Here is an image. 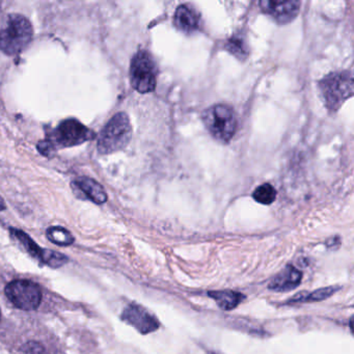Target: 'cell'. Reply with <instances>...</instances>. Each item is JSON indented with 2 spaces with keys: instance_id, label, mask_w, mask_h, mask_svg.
<instances>
[{
  "instance_id": "1",
  "label": "cell",
  "mask_w": 354,
  "mask_h": 354,
  "mask_svg": "<svg viewBox=\"0 0 354 354\" xmlns=\"http://www.w3.org/2000/svg\"><path fill=\"white\" fill-rule=\"evenodd\" d=\"M34 30L28 18L10 14L0 21V50L7 55L21 53L32 42Z\"/></svg>"
},
{
  "instance_id": "15",
  "label": "cell",
  "mask_w": 354,
  "mask_h": 354,
  "mask_svg": "<svg viewBox=\"0 0 354 354\" xmlns=\"http://www.w3.org/2000/svg\"><path fill=\"white\" fill-rule=\"evenodd\" d=\"M339 289V287H326L316 290V291L312 292V293L301 292V293H298L297 295L291 298V299L289 300V304L322 301V300H325L326 298L333 296Z\"/></svg>"
},
{
  "instance_id": "11",
  "label": "cell",
  "mask_w": 354,
  "mask_h": 354,
  "mask_svg": "<svg viewBox=\"0 0 354 354\" xmlns=\"http://www.w3.org/2000/svg\"><path fill=\"white\" fill-rule=\"evenodd\" d=\"M74 194L78 198L92 201L97 205L106 203L107 194L104 188L98 182L88 177H80L72 182Z\"/></svg>"
},
{
  "instance_id": "6",
  "label": "cell",
  "mask_w": 354,
  "mask_h": 354,
  "mask_svg": "<svg viewBox=\"0 0 354 354\" xmlns=\"http://www.w3.org/2000/svg\"><path fill=\"white\" fill-rule=\"evenodd\" d=\"M96 134L88 129L84 124L75 119H68L62 122L48 136L47 140L51 142L55 150L57 149L71 148L80 146L84 142L95 138Z\"/></svg>"
},
{
  "instance_id": "4",
  "label": "cell",
  "mask_w": 354,
  "mask_h": 354,
  "mask_svg": "<svg viewBox=\"0 0 354 354\" xmlns=\"http://www.w3.org/2000/svg\"><path fill=\"white\" fill-rule=\"evenodd\" d=\"M319 88L326 109L337 111L353 96V78L350 72H333L319 82Z\"/></svg>"
},
{
  "instance_id": "8",
  "label": "cell",
  "mask_w": 354,
  "mask_h": 354,
  "mask_svg": "<svg viewBox=\"0 0 354 354\" xmlns=\"http://www.w3.org/2000/svg\"><path fill=\"white\" fill-rule=\"evenodd\" d=\"M12 235L26 248V250L32 254L35 258L40 260L44 264L53 267V268H59L63 266L68 262V257L61 252H55V250H45L41 248L28 234L24 233L21 230L13 229L11 230Z\"/></svg>"
},
{
  "instance_id": "2",
  "label": "cell",
  "mask_w": 354,
  "mask_h": 354,
  "mask_svg": "<svg viewBox=\"0 0 354 354\" xmlns=\"http://www.w3.org/2000/svg\"><path fill=\"white\" fill-rule=\"evenodd\" d=\"M132 138V126L127 113H119L113 115L104 126L97 149L102 155L113 154L123 150Z\"/></svg>"
},
{
  "instance_id": "9",
  "label": "cell",
  "mask_w": 354,
  "mask_h": 354,
  "mask_svg": "<svg viewBox=\"0 0 354 354\" xmlns=\"http://www.w3.org/2000/svg\"><path fill=\"white\" fill-rule=\"evenodd\" d=\"M259 5L263 13L270 16L279 24H287L293 21L300 11V3L296 0H263Z\"/></svg>"
},
{
  "instance_id": "23",
  "label": "cell",
  "mask_w": 354,
  "mask_h": 354,
  "mask_svg": "<svg viewBox=\"0 0 354 354\" xmlns=\"http://www.w3.org/2000/svg\"><path fill=\"white\" fill-rule=\"evenodd\" d=\"M0 318H1V312H0Z\"/></svg>"
},
{
  "instance_id": "17",
  "label": "cell",
  "mask_w": 354,
  "mask_h": 354,
  "mask_svg": "<svg viewBox=\"0 0 354 354\" xmlns=\"http://www.w3.org/2000/svg\"><path fill=\"white\" fill-rule=\"evenodd\" d=\"M49 241L59 246H69L74 243L73 235L63 227H50L46 232Z\"/></svg>"
},
{
  "instance_id": "10",
  "label": "cell",
  "mask_w": 354,
  "mask_h": 354,
  "mask_svg": "<svg viewBox=\"0 0 354 354\" xmlns=\"http://www.w3.org/2000/svg\"><path fill=\"white\" fill-rule=\"evenodd\" d=\"M122 319L144 335L157 330L160 325L158 320L146 308L136 304H129L124 310Z\"/></svg>"
},
{
  "instance_id": "20",
  "label": "cell",
  "mask_w": 354,
  "mask_h": 354,
  "mask_svg": "<svg viewBox=\"0 0 354 354\" xmlns=\"http://www.w3.org/2000/svg\"><path fill=\"white\" fill-rule=\"evenodd\" d=\"M37 148H38L39 152H40L41 154L47 157H50L51 155L57 151L48 140H41L38 146H37Z\"/></svg>"
},
{
  "instance_id": "21",
  "label": "cell",
  "mask_w": 354,
  "mask_h": 354,
  "mask_svg": "<svg viewBox=\"0 0 354 354\" xmlns=\"http://www.w3.org/2000/svg\"><path fill=\"white\" fill-rule=\"evenodd\" d=\"M337 241H339V238L335 237L333 238V239H329L328 241H327V248H331V246H337Z\"/></svg>"
},
{
  "instance_id": "19",
  "label": "cell",
  "mask_w": 354,
  "mask_h": 354,
  "mask_svg": "<svg viewBox=\"0 0 354 354\" xmlns=\"http://www.w3.org/2000/svg\"><path fill=\"white\" fill-rule=\"evenodd\" d=\"M22 350L26 354H48L44 346L41 345L40 343H37V342H28V344L24 345Z\"/></svg>"
},
{
  "instance_id": "24",
  "label": "cell",
  "mask_w": 354,
  "mask_h": 354,
  "mask_svg": "<svg viewBox=\"0 0 354 354\" xmlns=\"http://www.w3.org/2000/svg\"><path fill=\"white\" fill-rule=\"evenodd\" d=\"M211 354H215V353H211Z\"/></svg>"
},
{
  "instance_id": "18",
  "label": "cell",
  "mask_w": 354,
  "mask_h": 354,
  "mask_svg": "<svg viewBox=\"0 0 354 354\" xmlns=\"http://www.w3.org/2000/svg\"><path fill=\"white\" fill-rule=\"evenodd\" d=\"M252 198L260 204L270 205L277 198V190L271 184H262L254 189Z\"/></svg>"
},
{
  "instance_id": "14",
  "label": "cell",
  "mask_w": 354,
  "mask_h": 354,
  "mask_svg": "<svg viewBox=\"0 0 354 354\" xmlns=\"http://www.w3.org/2000/svg\"><path fill=\"white\" fill-rule=\"evenodd\" d=\"M208 296L215 300L217 306L223 310H232L237 308L244 299L245 296L239 292L232 290H221V291L208 292Z\"/></svg>"
},
{
  "instance_id": "7",
  "label": "cell",
  "mask_w": 354,
  "mask_h": 354,
  "mask_svg": "<svg viewBox=\"0 0 354 354\" xmlns=\"http://www.w3.org/2000/svg\"><path fill=\"white\" fill-rule=\"evenodd\" d=\"M5 292L12 304L20 310H37L42 301L40 287L28 279H16L11 281L8 283Z\"/></svg>"
},
{
  "instance_id": "12",
  "label": "cell",
  "mask_w": 354,
  "mask_h": 354,
  "mask_svg": "<svg viewBox=\"0 0 354 354\" xmlns=\"http://www.w3.org/2000/svg\"><path fill=\"white\" fill-rule=\"evenodd\" d=\"M174 24L184 34H194L200 28V15L198 11L188 3L179 6L176 10Z\"/></svg>"
},
{
  "instance_id": "22",
  "label": "cell",
  "mask_w": 354,
  "mask_h": 354,
  "mask_svg": "<svg viewBox=\"0 0 354 354\" xmlns=\"http://www.w3.org/2000/svg\"><path fill=\"white\" fill-rule=\"evenodd\" d=\"M6 209V203L3 201V198L0 196V211L5 210Z\"/></svg>"
},
{
  "instance_id": "3",
  "label": "cell",
  "mask_w": 354,
  "mask_h": 354,
  "mask_svg": "<svg viewBox=\"0 0 354 354\" xmlns=\"http://www.w3.org/2000/svg\"><path fill=\"white\" fill-rule=\"evenodd\" d=\"M202 119L209 133L218 142H231L237 131V117L229 105H212L203 113Z\"/></svg>"
},
{
  "instance_id": "13",
  "label": "cell",
  "mask_w": 354,
  "mask_h": 354,
  "mask_svg": "<svg viewBox=\"0 0 354 354\" xmlns=\"http://www.w3.org/2000/svg\"><path fill=\"white\" fill-rule=\"evenodd\" d=\"M302 273L292 265H288L269 283V289L277 292H287L295 289L301 283Z\"/></svg>"
},
{
  "instance_id": "5",
  "label": "cell",
  "mask_w": 354,
  "mask_h": 354,
  "mask_svg": "<svg viewBox=\"0 0 354 354\" xmlns=\"http://www.w3.org/2000/svg\"><path fill=\"white\" fill-rule=\"evenodd\" d=\"M130 82L140 94L154 92L157 86V67L152 55L147 50H140L134 55L130 65Z\"/></svg>"
},
{
  "instance_id": "16",
  "label": "cell",
  "mask_w": 354,
  "mask_h": 354,
  "mask_svg": "<svg viewBox=\"0 0 354 354\" xmlns=\"http://www.w3.org/2000/svg\"><path fill=\"white\" fill-rule=\"evenodd\" d=\"M225 49L239 61H245L250 53L245 39L240 35H234L230 38L225 43Z\"/></svg>"
}]
</instances>
